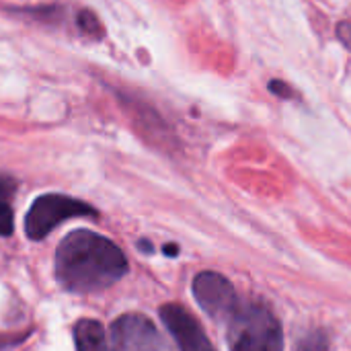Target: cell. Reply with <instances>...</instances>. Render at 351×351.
I'll use <instances>...</instances> for the list:
<instances>
[{
    "instance_id": "5bb4252c",
    "label": "cell",
    "mask_w": 351,
    "mask_h": 351,
    "mask_svg": "<svg viewBox=\"0 0 351 351\" xmlns=\"http://www.w3.org/2000/svg\"><path fill=\"white\" fill-rule=\"evenodd\" d=\"M140 249H142V251H146V253H150V251H152V245H150V243H146V241H142V243H140Z\"/></svg>"
},
{
    "instance_id": "8992f818",
    "label": "cell",
    "mask_w": 351,
    "mask_h": 351,
    "mask_svg": "<svg viewBox=\"0 0 351 351\" xmlns=\"http://www.w3.org/2000/svg\"><path fill=\"white\" fill-rule=\"evenodd\" d=\"M160 319L167 325L169 333L175 337L181 351H216L204 333L202 325L191 313L179 304H165L160 308Z\"/></svg>"
},
{
    "instance_id": "3957f363",
    "label": "cell",
    "mask_w": 351,
    "mask_h": 351,
    "mask_svg": "<svg viewBox=\"0 0 351 351\" xmlns=\"http://www.w3.org/2000/svg\"><path fill=\"white\" fill-rule=\"evenodd\" d=\"M80 216H97V210L80 199L60 195V193H47L33 202L25 216V232L31 241L45 239L60 222L68 218H80Z\"/></svg>"
},
{
    "instance_id": "6da1fadb",
    "label": "cell",
    "mask_w": 351,
    "mask_h": 351,
    "mask_svg": "<svg viewBox=\"0 0 351 351\" xmlns=\"http://www.w3.org/2000/svg\"><path fill=\"white\" fill-rule=\"evenodd\" d=\"M128 259L109 239L90 232H70L56 251V278L70 292H99L119 282Z\"/></svg>"
},
{
    "instance_id": "277c9868",
    "label": "cell",
    "mask_w": 351,
    "mask_h": 351,
    "mask_svg": "<svg viewBox=\"0 0 351 351\" xmlns=\"http://www.w3.org/2000/svg\"><path fill=\"white\" fill-rule=\"evenodd\" d=\"M111 351H173L150 319L123 315L111 327Z\"/></svg>"
},
{
    "instance_id": "5b68a950",
    "label": "cell",
    "mask_w": 351,
    "mask_h": 351,
    "mask_svg": "<svg viewBox=\"0 0 351 351\" xmlns=\"http://www.w3.org/2000/svg\"><path fill=\"white\" fill-rule=\"evenodd\" d=\"M193 296L199 302V306L212 319L218 321L230 319L239 306V298L232 284L216 271H202L193 280Z\"/></svg>"
},
{
    "instance_id": "7a4b0ae2",
    "label": "cell",
    "mask_w": 351,
    "mask_h": 351,
    "mask_svg": "<svg viewBox=\"0 0 351 351\" xmlns=\"http://www.w3.org/2000/svg\"><path fill=\"white\" fill-rule=\"evenodd\" d=\"M230 351H284V333L276 315L263 304H239L228 319Z\"/></svg>"
},
{
    "instance_id": "7c38bea8",
    "label": "cell",
    "mask_w": 351,
    "mask_h": 351,
    "mask_svg": "<svg viewBox=\"0 0 351 351\" xmlns=\"http://www.w3.org/2000/svg\"><path fill=\"white\" fill-rule=\"evenodd\" d=\"M335 33H337V39L348 47L351 51V23L350 21H341L339 25H337V29H335Z\"/></svg>"
},
{
    "instance_id": "ba28073f",
    "label": "cell",
    "mask_w": 351,
    "mask_h": 351,
    "mask_svg": "<svg viewBox=\"0 0 351 351\" xmlns=\"http://www.w3.org/2000/svg\"><path fill=\"white\" fill-rule=\"evenodd\" d=\"M16 189V181L8 175H0V237H10L14 228L12 218V195Z\"/></svg>"
},
{
    "instance_id": "9c48e42d",
    "label": "cell",
    "mask_w": 351,
    "mask_h": 351,
    "mask_svg": "<svg viewBox=\"0 0 351 351\" xmlns=\"http://www.w3.org/2000/svg\"><path fill=\"white\" fill-rule=\"evenodd\" d=\"M76 23H78V27H80V31H82L84 35H90L93 39L103 37V27H101V23H99V16H95V12H90V10H80L78 16H76Z\"/></svg>"
},
{
    "instance_id": "52a82bcc",
    "label": "cell",
    "mask_w": 351,
    "mask_h": 351,
    "mask_svg": "<svg viewBox=\"0 0 351 351\" xmlns=\"http://www.w3.org/2000/svg\"><path fill=\"white\" fill-rule=\"evenodd\" d=\"M74 343H76V351H111V343L105 335V329L93 319H82L76 323Z\"/></svg>"
},
{
    "instance_id": "8fae6325",
    "label": "cell",
    "mask_w": 351,
    "mask_h": 351,
    "mask_svg": "<svg viewBox=\"0 0 351 351\" xmlns=\"http://www.w3.org/2000/svg\"><path fill=\"white\" fill-rule=\"evenodd\" d=\"M269 90L276 95V97H280V99H292L294 97V90L288 86V82H284V80H269Z\"/></svg>"
},
{
    "instance_id": "30bf717a",
    "label": "cell",
    "mask_w": 351,
    "mask_h": 351,
    "mask_svg": "<svg viewBox=\"0 0 351 351\" xmlns=\"http://www.w3.org/2000/svg\"><path fill=\"white\" fill-rule=\"evenodd\" d=\"M300 351H327V337L321 331L308 333L302 343H300Z\"/></svg>"
},
{
    "instance_id": "4fadbf2b",
    "label": "cell",
    "mask_w": 351,
    "mask_h": 351,
    "mask_svg": "<svg viewBox=\"0 0 351 351\" xmlns=\"http://www.w3.org/2000/svg\"><path fill=\"white\" fill-rule=\"evenodd\" d=\"M165 253H167L169 257H175V255L179 253V249H177L175 245H167V247H165Z\"/></svg>"
}]
</instances>
